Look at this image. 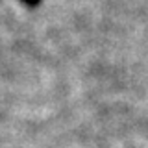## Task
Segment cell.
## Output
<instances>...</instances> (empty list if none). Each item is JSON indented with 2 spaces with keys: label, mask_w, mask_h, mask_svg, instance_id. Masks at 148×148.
<instances>
[{
  "label": "cell",
  "mask_w": 148,
  "mask_h": 148,
  "mask_svg": "<svg viewBox=\"0 0 148 148\" xmlns=\"http://www.w3.org/2000/svg\"><path fill=\"white\" fill-rule=\"evenodd\" d=\"M24 2H28V4H35L37 0H24Z\"/></svg>",
  "instance_id": "1"
}]
</instances>
